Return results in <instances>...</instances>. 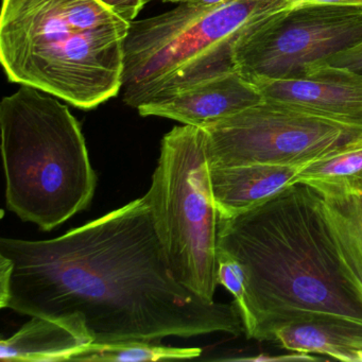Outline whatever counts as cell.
Instances as JSON below:
<instances>
[{
	"label": "cell",
	"instance_id": "cell-3",
	"mask_svg": "<svg viewBox=\"0 0 362 362\" xmlns=\"http://www.w3.org/2000/svg\"><path fill=\"white\" fill-rule=\"evenodd\" d=\"M147 0H3L0 62L8 80L96 109L119 94L124 43Z\"/></svg>",
	"mask_w": 362,
	"mask_h": 362
},
{
	"label": "cell",
	"instance_id": "cell-4",
	"mask_svg": "<svg viewBox=\"0 0 362 362\" xmlns=\"http://www.w3.org/2000/svg\"><path fill=\"white\" fill-rule=\"evenodd\" d=\"M0 129L10 211L50 232L88 209L96 173L81 126L66 105L21 86L0 103Z\"/></svg>",
	"mask_w": 362,
	"mask_h": 362
},
{
	"label": "cell",
	"instance_id": "cell-15",
	"mask_svg": "<svg viewBox=\"0 0 362 362\" xmlns=\"http://www.w3.org/2000/svg\"><path fill=\"white\" fill-rule=\"evenodd\" d=\"M322 198L334 240L362 285V196Z\"/></svg>",
	"mask_w": 362,
	"mask_h": 362
},
{
	"label": "cell",
	"instance_id": "cell-12",
	"mask_svg": "<svg viewBox=\"0 0 362 362\" xmlns=\"http://www.w3.org/2000/svg\"><path fill=\"white\" fill-rule=\"evenodd\" d=\"M92 338L77 317H31L16 334L0 342L3 361H71Z\"/></svg>",
	"mask_w": 362,
	"mask_h": 362
},
{
	"label": "cell",
	"instance_id": "cell-13",
	"mask_svg": "<svg viewBox=\"0 0 362 362\" xmlns=\"http://www.w3.org/2000/svg\"><path fill=\"white\" fill-rule=\"evenodd\" d=\"M270 341L291 353L320 354L341 361L362 362V323L320 317L279 326Z\"/></svg>",
	"mask_w": 362,
	"mask_h": 362
},
{
	"label": "cell",
	"instance_id": "cell-2",
	"mask_svg": "<svg viewBox=\"0 0 362 362\" xmlns=\"http://www.w3.org/2000/svg\"><path fill=\"white\" fill-rule=\"evenodd\" d=\"M218 252L240 266L247 339L311 317L362 323V285L334 240L323 198L296 183L245 213L218 217Z\"/></svg>",
	"mask_w": 362,
	"mask_h": 362
},
{
	"label": "cell",
	"instance_id": "cell-5",
	"mask_svg": "<svg viewBox=\"0 0 362 362\" xmlns=\"http://www.w3.org/2000/svg\"><path fill=\"white\" fill-rule=\"evenodd\" d=\"M292 7L289 0L179 4L135 20L124 43L122 100L139 109L235 69L234 46L251 25Z\"/></svg>",
	"mask_w": 362,
	"mask_h": 362
},
{
	"label": "cell",
	"instance_id": "cell-19",
	"mask_svg": "<svg viewBox=\"0 0 362 362\" xmlns=\"http://www.w3.org/2000/svg\"><path fill=\"white\" fill-rule=\"evenodd\" d=\"M292 6L306 5V4H315V5H337V6H354V7H362V0H289Z\"/></svg>",
	"mask_w": 362,
	"mask_h": 362
},
{
	"label": "cell",
	"instance_id": "cell-17",
	"mask_svg": "<svg viewBox=\"0 0 362 362\" xmlns=\"http://www.w3.org/2000/svg\"><path fill=\"white\" fill-rule=\"evenodd\" d=\"M217 281L218 284L223 286L234 298L235 304L238 307L245 329L250 322V311L247 307L245 276L240 266L234 259L220 252H218Z\"/></svg>",
	"mask_w": 362,
	"mask_h": 362
},
{
	"label": "cell",
	"instance_id": "cell-1",
	"mask_svg": "<svg viewBox=\"0 0 362 362\" xmlns=\"http://www.w3.org/2000/svg\"><path fill=\"white\" fill-rule=\"evenodd\" d=\"M13 264L0 307L77 317L93 343L245 334L234 303H209L175 279L146 196L48 240L0 239Z\"/></svg>",
	"mask_w": 362,
	"mask_h": 362
},
{
	"label": "cell",
	"instance_id": "cell-18",
	"mask_svg": "<svg viewBox=\"0 0 362 362\" xmlns=\"http://www.w3.org/2000/svg\"><path fill=\"white\" fill-rule=\"evenodd\" d=\"M322 63L346 69L362 76V43L349 48L344 52H339Z\"/></svg>",
	"mask_w": 362,
	"mask_h": 362
},
{
	"label": "cell",
	"instance_id": "cell-10",
	"mask_svg": "<svg viewBox=\"0 0 362 362\" xmlns=\"http://www.w3.org/2000/svg\"><path fill=\"white\" fill-rule=\"evenodd\" d=\"M264 96L237 69L222 74L166 98L152 101L137 109L144 117L168 118L188 126L203 127L239 113Z\"/></svg>",
	"mask_w": 362,
	"mask_h": 362
},
{
	"label": "cell",
	"instance_id": "cell-6",
	"mask_svg": "<svg viewBox=\"0 0 362 362\" xmlns=\"http://www.w3.org/2000/svg\"><path fill=\"white\" fill-rule=\"evenodd\" d=\"M145 196L173 276L203 300L215 302L218 211L202 128L183 124L163 137Z\"/></svg>",
	"mask_w": 362,
	"mask_h": 362
},
{
	"label": "cell",
	"instance_id": "cell-8",
	"mask_svg": "<svg viewBox=\"0 0 362 362\" xmlns=\"http://www.w3.org/2000/svg\"><path fill=\"white\" fill-rule=\"evenodd\" d=\"M362 43V7L292 6L245 29L234 46L235 69L247 79L292 78Z\"/></svg>",
	"mask_w": 362,
	"mask_h": 362
},
{
	"label": "cell",
	"instance_id": "cell-20",
	"mask_svg": "<svg viewBox=\"0 0 362 362\" xmlns=\"http://www.w3.org/2000/svg\"><path fill=\"white\" fill-rule=\"evenodd\" d=\"M162 3L192 4L200 6H217L226 3L228 0H160Z\"/></svg>",
	"mask_w": 362,
	"mask_h": 362
},
{
	"label": "cell",
	"instance_id": "cell-9",
	"mask_svg": "<svg viewBox=\"0 0 362 362\" xmlns=\"http://www.w3.org/2000/svg\"><path fill=\"white\" fill-rule=\"evenodd\" d=\"M250 81L264 98L362 127V76L349 69L317 63L298 77H259Z\"/></svg>",
	"mask_w": 362,
	"mask_h": 362
},
{
	"label": "cell",
	"instance_id": "cell-7",
	"mask_svg": "<svg viewBox=\"0 0 362 362\" xmlns=\"http://www.w3.org/2000/svg\"><path fill=\"white\" fill-rule=\"evenodd\" d=\"M202 129L209 168L307 165L362 135V127L266 98Z\"/></svg>",
	"mask_w": 362,
	"mask_h": 362
},
{
	"label": "cell",
	"instance_id": "cell-11",
	"mask_svg": "<svg viewBox=\"0 0 362 362\" xmlns=\"http://www.w3.org/2000/svg\"><path fill=\"white\" fill-rule=\"evenodd\" d=\"M307 165L257 164L209 168L218 217L230 218L245 213L281 194L298 183L300 173Z\"/></svg>",
	"mask_w": 362,
	"mask_h": 362
},
{
	"label": "cell",
	"instance_id": "cell-14",
	"mask_svg": "<svg viewBox=\"0 0 362 362\" xmlns=\"http://www.w3.org/2000/svg\"><path fill=\"white\" fill-rule=\"evenodd\" d=\"M298 183L322 197L362 196V135L307 165Z\"/></svg>",
	"mask_w": 362,
	"mask_h": 362
},
{
	"label": "cell",
	"instance_id": "cell-16",
	"mask_svg": "<svg viewBox=\"0 0 362 362\" xmlns=\"http://www.w3.org/2000/svg\"><path fill=\"white\" fill-rule=\"evenodd\" d=\"M198 347H173L160 344V341H124L88 345L71 361L141 362L160 360L192 359L199 357Z\"/></svg>",
	"mask_w": 362,
	"mask_h": 362
}]
</instances>
